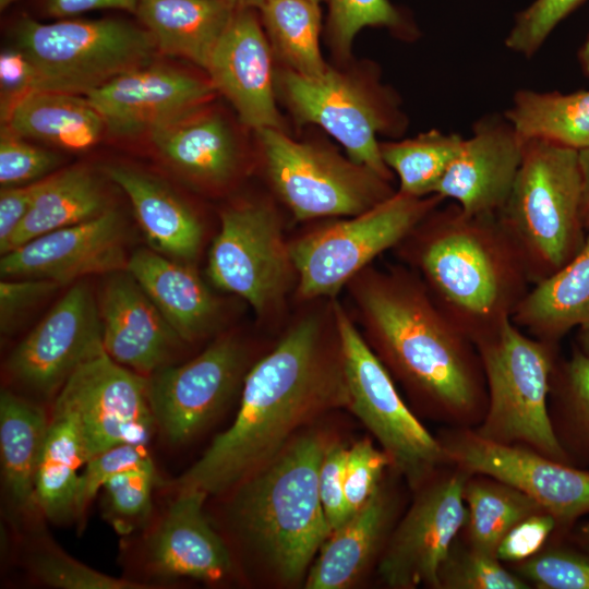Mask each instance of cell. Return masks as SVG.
<instances>
[{
    "instance_id": "obj_1",
    "label": "cell",
    "mask_w": 589,
    "mask_h": 589,
    "mask_svg": "<svg viewBox=\"0 0 589 589\" xmlns=\"http://www.w3.org/2000/svg\"><path fill=\"white\" fill-rule=\"evenodd\" d=\"M346 405L340 353L332 358L321 323H297L245 375L231 425L176 481L177 490L219 494L276 457L296 430L332 407Z\"/></svg>"
},
{
    "instance_id": "obj_2",
    "label": "cell",
    "mask_w": 589,
    "mask_h": 589,
    "mask_svg": "<svg viewBox=\"0 0 589 589\" xmlns=\"http://www.w3.org/2000/svg\"><path fill=\"white\" fill-rule=\"evenodd\" d=\"M357 299L380 356L410 389L455 416L482 404L485 378L477 347L420 278L400 269L371 271Z\"/></svg>"
},
{
    "instance_id": "obj_3",
    "label": "cell",
    "mask_w": 589,
    "mask_h": 589,
    "mask_svg": "<svg viewBox=\"0 0 589 589\" xmlns=\"http://www.w3.org/2000/svg\"><path fill=\"white\" fill-rule=\"evenodd\" d=\"M402 242L434 302L473 344L512 321L531 287L497 215L437 207Z\"/></svg>"
},
{
    "instance_id": "obj_4",
    "label": "cell",
    "mask_w": 589,
    "mask_h": 589,
    "mask_svg": "<svg viewBox=\"0 0 589 589\" xmlns=\"http://www.w3.org/2000/svg\"><path fill=\"white\" fill-rule=\"evenodd\" d=\"M326 446L316 434L291 440L276 457L235 486L232 517L237 529L286 585L306 577L311 562L332 532L320 494Z\"/></svg>"
},
{
    "instance_id": "obj_5",
    "label": "cell",
    "mask_w": 589,
    "mask_h": 589,
    "mask_svg": "<svg viewBox=\"0 0 589 589\" xmlns=\"http://www.w3.org/2000/svg\"><path fill=\"white\" fill-rule=\"evenodd\" d=\"M497 218L531 285L549 277L582 248L579 152L526 141L521 164Z\"/></svg>"
},
{
    "instance_id": "obj_6",
    "label": "cell",
    "mask_w": 589,
    "mask_h": 589,
    "mask_svg": "<svg viewBox=\"0 0 589 589\" xmlns=\"http://www.w3.org/2000/svg\"><path fill=\"white\" fill-rule=\"evenodd\" d=\"M13 43L32 67L34 89L84 96L152 63L157 51L142 25L120 19L40 23L22 17L13 28Z\"/></svg>"
},
{
    "instance_id": "obj_7",
    "label": "cell",
    "mask_w": 589,
    "mask_h": 589,
    "mask_svg": "<svg viewBox=\"0 0 589 589\" xmlns=\"http://www.w3.org/2000/svg\"><path fill=\"white\" fill-rule=\"evenodd\" d=\"M474 345L488 390L486 418L478 434L504 444L525 443L552 459L562 458L546 406L554 345L525 334L512 321Z\"/></svg>"
},
{
    "instance_id": "obj_8",
    "label": "cell",
    "mask_w": 589,
    "mask_h": 589,
    "mask_svg": "<svg viewBox=\"0 0 589 589\" xmlns=\"http://www.w3.org/2000/svg\"><path fill=\"white\" fill-rule=\"evenodd\" d=\"M278 82L299 123L320 125L345 147L352 161L392 180L376 135L400 134L406 117L390 89L375 77H356L330 67L317 76L286 69Z\"/></svg>"
},
{
    "instance_id": "obj_9",
    "label": "cell",
    "mask_w": 589,
    "mask_h": 589,
    "mask_svg": "<svg viewBox=\"0 0 589 589\" xmlns=\"http://www.w3.org/2000/svg\"><path fill=\"white\" fill-rule=\"evenodd\" d=\"M444 201L400 192L348 220L305 236L289 247L304 298L333 296L375 256L400 244Z\"/></svg>"
},
{
    "instance_id": "obj_10",
    "label": "cell",
    "mask_w": 589,
    "mask_h": 589,
    "mask_svg": "<svg viewBox=\"0 0 589 589\" xmlns=\"http://www.w3.org/2000/svg\"><path fill=\"white\" fill-rule=\"evenodd\" d=\"M256 133L268 178L298 219L356 216L397 192L389 180L328 148L297 142L279 129Z\"/></svg>"
},
{
    "instance_id": "obj_11",
    "label": "cell",
    "mask_w": 589,
    "mask_h": 589,
    "mask_svg": "<svg viewBox=\"0 0 589 589\" xmlns=\"http://www.w3.org/2000/svg\"><path fill=\"white\" fill-rule=\"evenodd\" d=\"M347 406L376 437L411 483L444 457V447L401 399L387 368L371 350L344 310L335 304Z\"/></svg>"
},
{
    "instance_id": "obj_12",
    "label": "cell",
    "mask_w": 589,
    "mask_h": 589,
    "mask_svg": "<svg viewBox=\"0 0 589 589\" xmlns=\"http://www.w3.org/2000/svg\"><path fill=\"white\" fill-rule=\"evenodd\" d=\"M53 405L74 417L87 460L120 444L145 446L156 428L147 377L119 364L105 350L75 369Z\"/></svg>"
},
{
    "instance_id": "obj_13",
    "label": "cell",
    "mask_w": 589,
    "mask_h": 589,
    "mask_svg": "<svg viewBox=\"0 0 589 589\" xmlns=\"http://www.w3.org/2000/svg\"><path fill=\"white\" fill-rule=\"evenodd\" d=\"M293 267L274 211L243 202L220 214L207 275L219 289L236 293L262 313L283 294Z\"/></svg>"
},
{
    "instance_id": "obj_14",
    "label": "cell",
    "mask_w": 589,
    "mask_h": 589,
    "mask_svg": "<svg viewBox=\"0 0 589 589\" xmlns=\"http://www.w3.org/2000/svg\"><path fill=\"white\" fill-rule=\"evenodd\" d=\"M244 365L240 344L220 338L181 365H165L147 376L155 425L171 445L202 432L235 393Z\"/></svg>"
},
{
    "instance_id": "obj_15",
    "label": "cell",
    "mask_w": 589,
    "mask_h": 589,
    "mask_svg": "<svg viewBox=\"0 0 589 589\" xmlns=\"http://www.w3.org/2000/svg\"><path fill=\"white\" fill-rule=\"evenodd\" d=\"M101 350L97 299L88 285L79 281L16 345L7 371L25 388L52 396L81 363Z\"/></svg>"
},
{
    "instance_id": "obj_16",
    "label": "cell",
    "mask_w": 589,
    "mask_h": 589,
    "mask_svg": "<svg viewBox=\"0 0 589 589\" xmlns=\"http://www.w3.org/2000/svg\"><path fill=\"white\" fill-rule=\"evenodd\" d=\"M464 476L423 491L390 537L378 573L392 588H440L438 573L461 527L467 524Z\"/></svg>"
},
{
    "instance_id": "obj_17",
    "label": "cell",
    "mask_w": 589,
    "mask_h": 589,
    "mask_svg": "<svg viewBox=\"0 0 589 589\" xmlns=\"http://www.w3.org/2000/svg\"><path fill=\"white\" fill-rule=\"evenodd\" d=\"M465 471L508 484L563 521L589 512V472L565 467L545 455L466 433L444 447Z\"/></svg>"
},
{
    "instance_id": "obj_18",
    "label": "cell",
    "mask_w": 589,
    "mask_h": 589,
    "mask_svg": "<svg viewBox=\"0 0 589 589\" xmlns=\"http://www.w3.org/2000/svg\"><path fill=\"white\" fill-rule=\"evenodd\" d=\"M124 225L109 208L89 220L36 237L2 254V278L48 279L64 286L127 268Z\"/></svg>"
},
{
    "instance_id": "obj_19",
    "label": "cell",
    "mask_w": 589,
    "mask_h": 589,
    "mask_svg": "<svg viewBox=\"0 0 589 589\" xmlns=\"http://www.w3.org/2000/svg\"><path fill=\"white\" fill-rule=\"evenodd\" d=\"M214 87L184 71L148 63L127 71L86 98L117 136L149 133L156 127L202 108Z\"/></svg>"
},
{
    "instance_id": "obj_20",
    "label": "cell",
    "mask_w": 589,
    "mask_h": 589,
    "mask_svg": "<svg viewBox=\"0 0 589 589\" xmlns=\"http://www.w3.org/2000/svg\"><path fill=\"white\" fill-rule=\"evenodd\" d=\"M525 143L504 115L477 119L434 194L453 200L470 215H497L510 193Z\"/></svg>"
},
{
    "instance_id": "obj_21",
    "label": "cell",
    "mask_w": 589,
    "mask_h": 589,
    "mask_svg": "<svg viewBox=\"0 0 589 589\" xmlns=\"http://www.w3.org/2000/svg\"><path fill=\"white\" fill-rule=\"evenodd\" d=\"M256 8L236 9L205 71L215 91L232 105L241 122L259 131L281 130L275 104L271 45Z\"/></svg>"
},
{
    "instance_id": "obj_22",
    "label": "cell",
    "mask_w": 589,
    "mask_h": 589,
    "mask_svg": "<svg viewBox=\"0 0 589 589\" xmlns=\"http://www.w3.org/2000/svg\"><path fill=\"white\" fill-rule=\"evenodd\" d=\"M97 303L112 360L146 377L168 364L181 339L128 271L107 275Z\"/></svg>"
},
{
    "instance_id": "obj_23",
    "label": "cell",
    "mask_w": 589,
    "mask_h": 589,
    "mask_svg": "<svg viewBox=\"0 0 589 589\" xmlns=\"http://www.w3.org/2000/svg\"><path fill=\"white\" fill-rule=\"evenodd\" d=\"M206 496L196 489L178 490L148 541V562L157 574L217 581L230 573V553L203 512Z\"/></svg>"
},
{
    "instance_id": "obj_24",
    "label": "cell",
    "mask_w": 589,
    "mask_h": 589,
    "mask_svg": "<svg viewBox=\"0 0 589 589\" xmlns=\"http://www.w3.org/2000/svg\"><path fill=\"white\" fill-rule=\"evenodd\" d=\"M148 135L167 165L192 182L219 185L237 170L235 135L216 112L199 108L156 127Z\"/></svg>"
},
{
    "instance_id": "obj_25",
    "label": "cell",
    "mask_w": 589,
    "mask_h": 589,
    "mask_svg": "<svg viewBox=\"0 0 589 589\" xmlns=\"http://www.w3.org/2000/svg\"><path fill=\"white\" fill-rule=\"evenodd\" d=\"M106 173L128 195L152 249L181 261L197 255L202 226L171 187L158 177L128 165H109Z\"/></svg>"
},
{
    "instance_id": "obj_26",
    "label": "cell",
    "mask_w": 589,
    "mask_h": 589,
    "mask_svg": "<svg viewBox=\"0 0 589 589\" xmlns=\"http://www.w3.org/2000/svg\"><path fill=\"white\" fill-rule=\"evenodd\" d=\"M125 269L181 340L194 341L214 325L217 302L187 264L154 249L141 248L130 255Z\"/></svg>"
},
{
    "instance_id": "obj_27",
    "label": "cell",
    "mask_w": 589,
    "mask_h": 589,
    "mask_svg": "<svg viewBox=\"0 0 589 589\" xmlns=\"http://www.w3.org/2000/svg\"><path fill=\"white\" fill-rule=\"evenodd\" d=\"M237 8L224 0H140L135 15L157 51L205 70Z\"/></svg>"
},
{
    "instance_id": "obj_28",
    "label": "cell",
    "mask_w": 589,
    "mask_h": 589,
    "mask_svg": "<svg viewBox=\"0 0 589 589\" xmlns=\"http://www.w3.org/2000/svg\"><path fill=\"white\" fill-rule=\"evenodd\" d=\"M512 322L530 336L553 345L570 329L589 326V233L572 260L531 285Z\"/></svg>"
},
{
    "instance_id": "obj_29",
    "label": "cell",
    "mask_w": 589,
    "mask_h": 589,
    "mask_svg": "<svg viewBox=\"0 0 589 589\" xmlns=\"http://www.w3.org/2000/svg\"><path fill=\"white\" fill-rule=\"evenodd\" d=\"M390 518V504L382 488L347 520L334 529L305 577L308 589H346L369 567Z\"/></svg>"
},
{
    "instance_id": "obj_30",
    "label": "cell",
    "mask_w": 589,
    "mask_h": 589,
    "mask_svg": "<svg viewBox=\"0 0 589 589\" xmlns=\"http://www.w3.org/2000/svg\"><path fill=\"white\" fill-rule=\"evenodd\" d=\"M2 121L25 139L68 151L89 148L107 131L103 117L86 96L45 89L22 96Z\"/></svg>"
},
{
    "instance_id": "obj_31",
    "label": "cell",
    "mask_w": 589,
    "mask_h": 589,
    "mask_svg": "<svg viewBox=\"0 0 589 589\" xmlns=\"http://www.w3.org/2000/svg\"><path fill=\"white\" fill-rule=\"evenodd\" d=\"M105 187L83 165L40 179L32 206L1 254L47 232L95 218L109 209Z\"/></svg>"
},
{
    "instance_id": "obj_32",
    "label": "cell",
    "mask_w": 589,
    "mask_h": 589,
    "mask_svg": "<svg viewBox=\"0 0 589 589\" xmlns=\"http://www.w3.org/2000/svg\"><path fill=\"white\" fill-rule=\"evenodd\" d=\"M50 417L37 402L9 389L0 394V458L5 491L21 510L37 508L36 476Z\"/></svg>"
},
{
    "instance_id": "obj_33",
    "label": "cell",
    "mask_w": 589,
    "mask_h": 589,
    "mask_svg": "<svg viewBox=\"0 0 589 589\" xmlns=\"http://www.w3.org/2000/svg\"><path fill=\"white\" fill-rule=\"evenodd\" d=\"M503 115L524 141L589 148V89L563 94L520 88Z\"/></svg>"
},
{
    "instance_id": "obj_34",
    "label": "cell",
    "mask_w": 589,
    "mask_h": 589,
    "mask_svg": "<svg viewBox=\"0 0 589 589\" xmlns=\"http://www.w3.org/2000/svg\"><path fill=\"white\" fill-rule=\"evenodd\" d=\"M86 460L74 417L53 405L35 484L37 509L48 519L73 517L79 469Z\"/></svg>"
},
{
    "instance_id": "obj_35",
    "label": "cell",
    "mask_w": 589,
    "mask_h": 589,
    "mask_svg": "<svg viewBox=\"0 0 589 589\" xmlns=\"http://www.w3.org/2000/svg\"><path fill=\"white\" fill-rule=\"evenodd\" d=\"M312 0H263L257 8L275 55L296 73L317 76L327 69L321 50V9Z\"/></svg>"
},
{
    "instance_id": "obj_36",
    "label": "cell",
    "mask_w": 589,
    "mask_h": 589,
    "mask_svg": "<svg viewBox=\"0 0 589 589\" xmlns=\"http://www.w3.org/2000/svg\"><path fill=\"white\" fill-rule=\"evenodd\" d=\"M464 139L432 129L414 137L381 143L385 165L399 178L398 192L416 197L434 194Z\"/></svg>"
},
{
    "instance_id": "obj_37",
    "label": "cell",
    "mask_w": 589,
    "mask_h": 589,
    "mask_svg": "<svg viewBox=\"0 0 589 589\" xmlns=\"http://www.w3.org/2000/svg\"><path fill=\"white\" fill-rule=\"evenodd\" d=\"M470 545L496 556L507 532L530 515L545 512L533 498L500 481L465 485Z\"/></svg>"
},
{
    "instance_id": "obj_38",
    "label": "cell",
    "mask_w": 589,
    "mask_h": 589,
    "mask_svg": "<svg viewBox=\"0 0 589 589\" xmlns=\"http://www.w3.org/2000/svg\"><path fill=\"white\" fill-rule=\"evenodd\" d=\"M328 4L326 32L340 57L349 55L356 35L366 26L386 27L400 37L414 33L388 0H328Z\"/></svg>"
},
{
    "instance_id": "obj_39",
    "label": "cell",
    "mask_w": 589,
    "mask_h": 589,
    "mask_svg": "<svg viewBox=\"0 0 589 589\" xmlns=\"http://www.w3.org/2000/svg\"><path fill=\"white\" fill-rule=\"evenodd\" d=\"M492 554L452 546L438 573L440 588L526 589L527 582L507 572Z\"/></svg>"
},
{
    "instance_id": "obj_40",
    "label": "cell",
    "mask_w": 589,
    "mask_h": 589,
    "mask_svg": "<svg viewBox=\"0 0 589 589\" xmlns=\"http://www.w3.org/2000/svg\"><path fill=\"white\" fill-rule=\"evenodd\" d=\"M29 569L41 582L62 589H146V584L116 578L46 545L29 557Z\"/></svg>"
},
{
    "instance_id": "obj_41",
    "label": "cell",
    "mask_w": 589,
    "mask_h": 589,
    "mask_svg": "<svg viewBox=\"0 0 589 589\" xmlns=\"http://www.w3.org/2000/svg\"><path fill=\"white\" fill-rule=\"evenodd\" d=\"M62 158L48 149L33 145L5 125L0 134L1 188L28 184L49 175Z\"/></svg>"
},
{
    "instance_id": "obj_42",
    "label": "cell",
    "mask_w": 589,
    "mask_h": 589,
    "mask_svg": "<svg viewBox=\"0 0 589 589\" xmlns=\"http://www.w3.org/2000/svg\"><path fill=\"white\" fill-rule=\"evenodd\" d=\"M586 0H536L516 15L506 36V48L526 58L533 57L553 29Z\"/></svg>"
},
{
    "instance_id": "obj_43",
    "label": "cell",
    "mask_w": 589,
    "mask_h": 589,
    "mask_svg": "<svg viewBox=\"0 0 589 589\" xmlns=\"http://www.w3.org/2000/svg\"><path fill=\"white\" fill-rule=\"evenodd\" d=\"M152 459L111 477L104 490L111 514L124 526L144 519L152 508L155 483Z\"/></svg>"
},
{
    "instance_id": "obj_44",
    "label": "cell",
    "mask_w": 589,
    "mask_h": 589,
    "mask_svg": "<svg viewBox=\"0 0 589 589\" xmlns=\"http://www.w3.org/2000/svg\"><path fill=\"white\" fill-rule=\"evenodd\" d=\"M149 459L143 445L120 444L91 457L79 476L73 517L82 519L100 488L115 474Z\"/></svg>"
},
{
    "instance_id": "obj_45",
    "label": "cell",
    "mask_w": 589,
    "mask_h": 589,
    "mask_svg": "<svg viewBox=\"0 0 589 589\" xmlns=\"http://www.w3.org/2000/svg\"><path fill=\"white\" fill-rule=\"evenodd\" d=\"M392 462L389 456L362 440L347 447L345 462V496L349 516L361 508L380 489L384 469Z\"/></svg>"
},
{
    "instance_id": "obj_46",
    "label": "cell",
    "mask_w": 589,
    "mask_h": 589,
    "mask_svg": "<svg viewBox=\"0 0 589 589\" xmlns=\"http://www.w3.org/2000/svg\"><path fill=\"white\" fill-rule=\"evenodd\" d=\"M524 578L544 589H589V560L564 551H548L522 561Z\"/></svg>"
},
{
    "instance_id": "obj_47",
    "label": "cell",
    "mask_w": 589,
    "mask_h": 589,
    "mask_svg": "<svg viewBox=\"0 0 589 589\" xmlns=\"http://www.w3.org/2000/svg\"><path fill=\"white\" fill-rule=\"evenodd\" d=\"M61 285L37 278H2L0 281V328L8 334L33 306L53 293Z\"/></svg>"
},
{
    "instance_id": "obj_48",
    "label": "cell",
    "mask_w": 589,
    "mask_h": 589,
    "mask_svg": "<svg viewBox=\"0 0 589 589\" xmlns=\"http://www.w3.org/2000/svg\"><path fill=\"white\" fill-rule=\"evenodd\" d=\"M347 447L327 444L320 469V494L332 531L349 517L345 496Z\"/></svg>"
},
{
    "instance_id": "obj_49",
    "label": "cell",
    "mask_w": 589,
    "mask_h": 589,
    "mask_svg": "<svg viewBox=\"0 0 589 589\" xmlns=\"http://www.w3.org/2000/svg\"><path fill=\"white\" fill-rule=\"evenodd\" d=\"M556 519L548 512L528 516L515 525L502 539L496 557L509 562H522L536 555L555 526Z\"/></svg>"
},
{
    "instance_id": "obj_50",
    "label": "cell",
    "mask_w": 589,
    "mask_h": 589,
    "mask_svg": "<svg viewBox=\"0 0 589 589\" xmlns=\"http://www.w3.org/2000/svg\"><path fill=\"white\" fill-rule=\"evenodd\" d=\"M1 118L25 94L34 91V73L26 57L16 48L0 56Z\"/></svg>"
},
{
    "instance_id": "obj_51",
    "label": "cell",
    "mask_w": 589,
    "mask_h": 589,
    "mask_svg": "<svg viewBox=\"0 0 589 589\" xmlns=\"http://www.w3.org/2000/svg\"><path fill=\"white\" fill-rule=\"evenodd\" d=\"M39 181L28 184L1 188L0 191V252L4 250L26 217Z\"/></svg>"
},
{
    "instance_id": "obj_52",
    "label": "cell",
    "mask_w": 589,
    "mask_h": 589,
    "mask_svg": "<svg viewBox=\"0 0 589 589\" xmlns=\"http://www.w3.org/2000/svg\"><path fill=\"white\" fill-rule=\"evenodd\" d=\"M563 384L574 413L589 433V357L579 349L565 366Z\"/></svg>"
},
{
    "instance_id": "obj_53",
    "label": "cell",
    "mask_w": 589,
    "mask_h": 589,
    "mask_svg": "<svg viewBox=\"0 0 589 589\" xmlns=\"http://www.w3.org/2000/svg\"><path fill=\"white\" fill-rule=\"evenodd\" d=\"M140 0H44V10L49 16L69 17L80 13L113 9L135 14Z\"/></svg>"
},
{
    "instance_id": "obj_54",
    "label": "cell",
    "mask_w": 589,
    "mask_h": 589,
    "mask_svg": "<svg viewBox=\"0 0 589 589\" xmlns=\"http://www.w3.org/2000/svg\"><path fill=\"white\" fill-rule=\"evenodd\" d=\"M581 172V219L585 230L589 233V148L579 151Z\"/></svg>"
},
{
    "instance_id": "obj_55",
    "label": "cell",
    "mask_w": 589,
    "mask_h": 589,
    "mask_svg": "<svg viewBox=\"0 0 589 589\" xmlns=\"http://www.w3.org/2000/svg\"><path fill=\"white\" fill-rule=\"evenodd\" d=\"M577 57L584 75L589 79V34L579 48Z\"/></svg>"
},
{
    "instance_id": "obj_56",
    "label": "cell",
    "mask_w": 589,
    "mask_h": 589,
    "mask_svg": "<svg viewBox=\"0 0 589 589\" xmlns=\"http://www.w3.org/2000/svg\"><path fill=\"white\" fill-rule=\"evenodd\" d=\"M578 344L579 350L589 357V326L579 328Z\"/></svg>"
},
{
    "instance_id": "obj_57",
    "label": "cell",
    "mask_w": 589,
    "mask_h": 589,
    "mask_svg": "<svg viewBox=\"0 0 589 589\" xmlns=\"http://www.w3.org/2000/svg\"><path fill=\"white\" fill-rule=\"evenodd\" d=\"M224 1L229 2L236 7H251V8H256V9L263 2V0H224Z\"/></svg>"
},
{
    "instance_id": "obj_58",
    "label": "cell",
    "mask_w": 589,
    "mask_h": 589,
    "mask_svg": "<svg viewBox=\"0 0 589 589\" xmlns=\"http://www.w3.org/2000/svg\"><path fill=\"white\" fill-rule=\"evenodd\" d=\"M17 0H0V10L4 11Z\"/></svg>"
},
{
    "instance_id": "obj_59",
    "label": "cell",
    "mask_w": 589,
    "mask_h": 589,
    "mask_svg": "<svg viewBox=\"0 0 589 589\" xmlns=\"http://www.w3.org/2000/svg\"><path fill=\"white\" fill-rule=\"evenodd\" d=\"M582 534H584L585 540L587 541V544L589 546V524L584 528Z\"/></svg>"
},
{
    "instance_id": "obj_60",
    "label": "cell",
    "mask_w": 589,
    "mask_h": 589,
    "mask_svg": "<svg viewBox=\"0 0 589 589\" xmlns=\"http://www.w3.org/2000/svg\"><path fill=\"white\" fill-rule=\"evenodd\" d=\"M312 1L317 2V3H321V2L324 1V0H312Z\"/></svg>"
}]
</instances>
